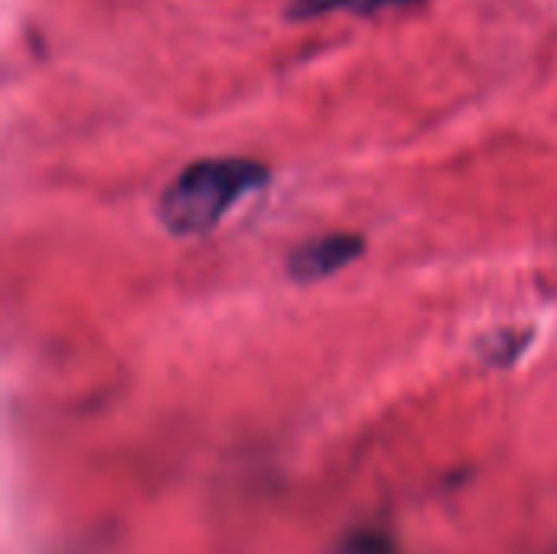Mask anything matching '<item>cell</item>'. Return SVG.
Wrapping results in <instances>:
<instances>
[{"mask_svg": "<svg viewBox=\"0 0 557 554\" xmlns=\"http://www.w3.org/2000/svg\"><path fill=\"white\" fill-rule=\"evenodd\" d=\"M264 183L268 167L251 157H206L183 167L166 183L157 199V216L173 235H206Z\"/></svg>", "mask_w": 557, "mask_h": 554, "instance_id": "cell-1", "label": "cell"}, {"mask_svg": "<svg viewBox=\"0 0 557 554\" xmlns=\"http://www.w3.org/2000/svg\"><path fill=\"white\" fill-rule=\"evenodd\" d=\"M362 251V238L359 235H323V238H313L307 245H300L287 268L297 281H320L339 268H346L352 258H359Z\"/></svg>", "mask_w": 557, "mask_h": 554, "instance_id": "cell-2", "label": "cell"}, {"mask_svg": "<svg viewBox=\"0 0 557 554\" xmlns=\"http://www.w3.org/2000/svg\"><path fill=\"white\" fill-rule=\"evenodd\" d=\"M414 3H424V0H290V3L284 7V16L294 20V23L320 20V16H330V13L375 16V13L405 10V7H414Z\"/></svg>", "mask_w": 557, "mask_h": 554, "instance_id": "cell-3", "label": "cell"}]
</instances>
